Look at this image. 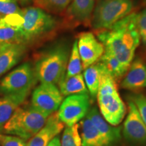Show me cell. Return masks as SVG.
Here are the masks:
<instances>
[{"mask_svg": "<svg viewBox=\"0 0 146 146\" xmlns=\"http://www.w3.org/2000/svg\"><path fill=\"white\" fill-rule=\"evenodd\" d=\"M136 17L137 14L132 12L110 28L97 33V38L104 45L105 52L116 57L127 68L134 59L141 41Z\"/></svg>", "mask_w": 146, "mask_h": 146, "instance_id": "6da1fadb", "label": "cell"}, {"mask_svg": "<svg viewBox=\"0 0 146 146\" xmlns=\"http://www.w3.org/2000/svg\"><path fill=\"white\" fill-rule=\"evenodd\" d=\"M70 54L66 42H59L42 53L34 66L37 80L41 83H59L66 74Z\"/></svg>", "mask_w": 146, "mask_h": 146, "instance_id": "7a4b0ae2", "label": "cell"}, {"mask_svg": "<svg viewBox=\"0 0 146 146\" xmlns=\"http://www.w3.org/2000/svg\"><path fill=\"white\" fill-rule=\"evenodd\" d=\"M21 41L25 45L39 43L50 36L58 27L56 18L36 7L22 10Z\"/></svg>", "mask_w": 146, "mask_h": 146, "instance_id": "3957f363", "label": "cell"}, {"mask_svg": "<svg viewBox=\"0 0 146 146\" xmlns=\"http://www.w3.org/2000/svg\"><path fill=\"white\" fill-rule=\"evenodd\" d=\"M48 117L32 106L29 107L20 106L4 125L2 132L27 141L43 127Z\"/></svg>", "mask_w": 146, "mask_h": 146, "instance_id": "277c9868", "label": "cell"}, {"mask_svg": "<svg viewBox=\"0 0 146 146\" xmlns=\"http://www.w3.org/2000/svg\"><path fill=\"white\" fill-rule=\"evenodd\" d=\"M131 0H98L91 19V26L96 31L108 29L133 12Z\"/></svg>", "mask_w": 146, "mask_h": 146, "instance_id": "5b68a950", "label": "cell"}, {"mask_svg": "<svg viewBox=\"0 0 146 146\" xmlns=\"http://www.w3.org/2000/svg\"><path fill=\"white\" fill-rule=\"evenodd\" d=\"M36 81L34 67L29 62L23 63L0 81V94L26 100Z\"/></svg>", "mask_w": 146, "mask_h": 146, "instance_id": "8992f818", "label": "cell"}, {"mask_svg": "<svg viewBox=\"0 0 146 146\" xmlns=\"http://www.w3.org/2000/svg\"><path fill=\"white\" fill-rule=\"evenodd\" d=\"M89 106L88 94L70 95L62 102L57 112L58 118L64 125L71 127L78 124L87 116Z\"/></svg>", "mask_w": 146, "mask_h": 146, "instance_id": "52a82bcc", "label": "cell"}, {"mask_svg": "<svg viewBox=\"0 0 146 146\" xmlns=\"http://www.w3.org/2000/svg\"><path fill=\"white\" fill-rule=\"evenodd\" d=\"M62 101V94L56 85L41 83L33 92L31 106L34 108L50 116L58 110Z\"/></svg>", "mask_w": 146, "mask_h": 146, "instance_id": "ba28073f", "label": "cell"}, {"mask_svg": "<svg viewBox=\"0 0 146 146\" xmlns=\"http://www.w3.org/2000/svg\"><path fill=\"white\" fill-rule=\"evenodd\" d=\"M123 135L128 141L137 146H146V126L134 103L129 99L128 114L123 126Z\"/></svg>", "mask_w": 146, "mask_h": 146, "instance_id": "9c48e42d", "label": "cell"}, {"mask_svg": "<svg viewBox=\"0 0 146 146\" xmlns=\"http://www.w3.org/2000/svg\"><path fill=\"white\" fill-rule=\"evenodd\" d=\"M76 41L83 70L96 63L104 54V46L92 33H82Z\"/></svg>", "mask_w": 146, "mask_h": 146, "instance_id": "30bf717a", "label": "cell"}, {"mask_svg": "<svg viewBox=\"0 0 146 146\" xmlns=\"http://www.w3.org/2000/svg\"><path fill=\"white\" fill-rule=\"evenodd\" d=\"M100 114L106 121L112 126H117L121 123L126 114L125 103L119 94L97 96Z\"/></svg>", "mask_w": 146, "mask_h": 146, "instance_id": "8fae6325", "label": "cell"}, {"mask_svg": "<svg viewBox=\"0 0 146 146\" xmlns=\"http://www.w3.org/2000/svg\"><path fill=\"white\" fill-rule=\"evenodd\" d=\"M94 6L95 0H72L64 12L67 26L90 25Z\"/></svg>", "mask_w": 146, "mask_h": 146, "instance_id": "7c38bea8", "label": "cell"}, {"mask_svg": "<svg viewBox=\"0 0 146 146\" xmlns=\"http://www.w3.org/2000/svg\"><path fill=\"white\" fill-rule=\"evenodd\" d=\"M23 21L21 12L0 18V46L10 43H23L21 33Z\"/></svg>", "mask_w": 146, "mask_h": 146, "instance_id": "4fadbf2b", "label": "cell"}, {"mask_svg": "<svg viewBox=\"0 0 146 146\" xmlns=\"http://www.w3.org/2000/svg\"><path fill=\"white\" fill-rule=\"evenodd\" d=\"M123 89L139 91L146 88V63L140 58L133 60L121 83Z\"/></svg>", "mask_w": 146, "mask_h": 146, "instance_id": "5bb4252c", "label": "cell"}, {"mask_svg": "<svg viewBox=\"0 0 146 146\" xmlns=\"http://www.w3.org/2000/svg\"><path fill=\"white\" fill-rule=\"evenodd\" d=\"M64 125L58 118L57 113H53L46 123L37 133L29 139L27 146H47L55 137L64 129Z\"/></svg>", "mask_w": 146, "mask_h": 146, "instance_id": "9a60e30c", "label": "cell"}, {"mask_svg": "<svg viewBox=\"0 0 146 146\" xmlns=\"http://www.w3.org/2000/svg\"><path fill=\"white\" fill-rule=\"evenodd\" d=\"M27 50V45L16 43L0 46V76L8 72L21 61Z\"/></svg>", "mask_w": 146, "mask_h": 146, "instance_id": "2e32d148", "label": "cell"}, {"mask_svg": "<svg viewBox=\"0 0 146 146\" xmlns=\"http://www.w3.org/2000/svg\"><path fill=\"white\" fill-rule=\"evenodd\" d=\"M87 116L99 131L108 146L116 143L120 139V128L110 125L102 117L96 107L89 110Z\"/></svg>", "mask_w": 146, "mask_h": 146, "instance_id": "e0dca14e", "label": "cell"}, {"mask_svg": "<svg viewBox=\"0 0 146 146\" xmlns=\"http://www.w3.org/2000/svg\"><path fill=\"white\" fill-rule=\"evenodd\" d=\"M78 125L82 146H108L99 131L87 116Z\"/></svg>", "mask_w": 146, "mask_h": 146, "instance_id": "ac0fdd59", "label": "cell"}, {"mask_svg": "<svg viewBox=\"0 0 146 146\" xmlns=\"http://www.w3.org/2000/svg\"><path fill=\"white\" fill-rule=\"evenodd\" d=\"M106 73H107L106 71L100 61L85 69L83 75L84 81L89 94L93 98L97 97L102 78Z\"/></svg>", "mask_w": 146, "mask_h": 146, "instance_id": "d6986e66", "label": "cell"}, {"mask_svg": "<svg viewBox=\"0 0 146 146\" xmlns=\"http://www.w3.org/2000/svg\"><path fill=\"white\" fill-rule=\"evenodd\" d=\"M58 85H59V89L63 96L88 94L89 92L82 74L70 77H66L64 76Z\"/></svg>", "mask_w": 146, "mask_h": 146, "instance_id": "ffe728a7", "label": "cell"}, {"mask_svg": "<svg viewBox=\"0 0 146 146\" xmlns=\"http://www.w3.org/2000/svg\"><path fill=\"white\" fill-rule=\"evenodd\" d=\"M25 100L17 96H3L0 98V133L2 132L3 127L12 117L14 111Z\"/></svg>", "mask_w": 146, "mask_h": 146, "instance_id": "44dd1931", "label": "cell"}, {"mask_svg": "<svg viewBox=\"0 0 146 146\" xmlns=\"http://www.w3.org/2000/svg\"><path fill=\"white\" fill-rule=\"evenodd\" d=\"M98 61L100 62L108 74L115 81L123 77L128 70L117 58L108 52H105Z\"/></svg>", "mask_w": 146, "mask_h": 146, "instance_id": "7402d4cb", "label": "cell"}, {"mask_svg": "<svg viewBox=\"0 0 146 146\" xmlns=\"http://www.w3.org/2000/svg\"><path fill=\"white\" fill-rule=\"evenodd\" d=\"M72 0H33L34 6L49 14L64 13Z\"/></svg>", "mask_w": 146, "mask_h": 146, "instance_id": "603a6c76", "label": "cell"}, {"mask_svg": "<svg viewBox=\"0 0 146 146\" xmlns=\"http://www.w3.org/2000/svg\"><path fill=\"white\" fill-rule=\"evenodd\" d=\"M83 70V64L79 53H78L77 41H74L72 47V50L69 56V59L67 64L66 70V77L77 75L81 74L82 70Z\"/></svg>", "mask_w": 146, "mask_h": 146, "instance_id": "cb8c5ba5", "label": "cell"}, {"mask_svg": "<svg viewBox=\"0 0 146 146\" xmlns=\"http://www.w3.org/2000/svg\"><path fill=\"white\" fill-rule=\"evenodd\" d=\"M61 146H82L78 124L65 128L62 137Z\"/></svg>", "mask_w": 146, "mask_h": 146, "instance_id": "d4e9b609", "label": "cell"}, {"mask_svg": "<svg viewBox=\"0 0 146 146\" xmlns=\"http://www.w3.org/2000/svg\"><path fill=\"white\" fill-rule=\"evenodd\" d=\"M16 0H0V15L5 16L21 12Z\"/></svg>", "mask_w": 146, "mask_h": 146, "instance_id": "484cf974", "label": "cell"}, {"mask_svg": "<svg viewBox=\"0 0 146 146\" xmlns=\"http://www.w3.org/2000/svg\"><path fill=\"white\" fill-rule=\"evenodd\" d=\"M137 109L139 114L146 126V96L141 94L131 95L129 97Z\"/></svg>", "mask_w": 146, "mask_h": 146, "instance_id": "4316f807", "label": "cell"}, {"mask_svg": "<svg viewBox=\"0 0 146 146\" xmlns=\"http://www.w3.org/2000/svg\"><path fill=\"white\" fill-rule=\"evenodd\" d=\"M27 144L21 137L0 133V146H27Z\"/></svg>", "mask_w": 146, "mask_h": 146, "instance_id": "83f0119b", "label": "cell"}, {"mask_svg": "<svg viewBox=\"0 0 146 146\" xmlns=\"http://www.w3.org/2000/svg\"><path fill=\"white\" fill-rule=\"evenodd\" d=\"M136 21L140 39L146 46V8L137 14Z\"/></svg>", "mask_w": 146, "mask_h": 146, "instance_id": "f1b7e54d", "label": "cell"}, {"mask_svg": "<svg viewBox=\"0 0 146 146\" xmlns=\"http://www.w3.org/2000/svg\"><path fill=\"white\" fill-rule=\"evenodd\" d=\"M47 146H61V141L59 135L56 136L49 143Z\"/></svg>", "mask_w": 146, "mask_h": 146, "instance_id": "f546056e", "label": "cell"}, {"mask_svg": "<svg viewBox=\"0 0 146 146\" xmlns=\"http://www.w3.org/2000/svg\"><path fill=\"white\" fill-rule=\"evenodd\" d=\"M17 1V0H16ZM21 1H27V0H21Z\"/></svg>", "mask_w": 146, "mask_h": 146, "instance_id": "4dcf8cb0", "label": "cell"}, {"mask_svg": "<svg viewBox=\"0 0 146 146\" xmlns=\"http://www.w3.org/2000/svg\"><path fill=\"white\" fill-rule=\"evenodd\" d=\"M1 17H2V16H1V15H0V18H1Z\"/></svg>", "mask_w": 146, "mask_h": 146, "instance_id": "1f68e13d", "label": "cell"}]
</instances>
